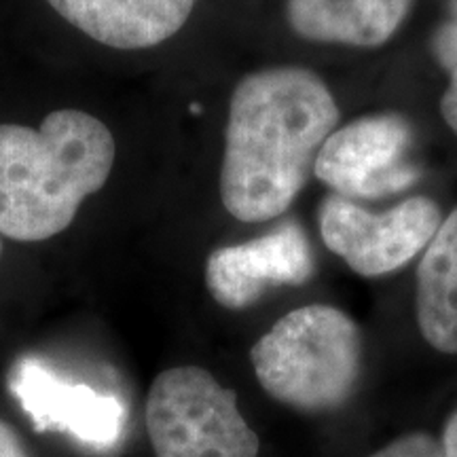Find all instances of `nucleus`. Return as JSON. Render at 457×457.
<instances>
[{"mask_svg": "<svg viewBox=\"0 0 457 457\" xmlns=\"http://www.w3.org/2000/svg\"><path fill=\"white\" fill-rule=\"evenodd\" d=\"M262 390L301 413H328L356 390L362 335L345 312L305 305L279 318L250 350Z\"/></svg>", "mask_w": 457, "mask_h": 457, "instance_id": "obj_3", "label": "nucleus"}, {"mask_svg": "<svg viewBox=\"0 0 457 457\" xmlns=\"http://www.w3.org/2000/svg\"><path fill=\"white\" fill-rule=\"evenodd\" d=\"M0 256H3V242H0Z\"/></svg>", "mask_w": 457, "mask_h": 457, "instance_id": "obj_17", "label": "nucleus"}, {"mask_svg": "<svg viewBox=\"0 0 457 457\" xmlns=\"http://www.w3.org/2000/svg\"><path fill=\"white\" fill-rule=\"evenodd\" d=\"M413 128L403 114H367L335 129L313 165V176L341 197L377 199L420 179L409 162Z\"/></svg>", "mask_w": 457, "mask_h": 457, "instance_id": "obj_6", "label": "nucleus"}, {"mask_svg": "<svg viewBox=\"0 0 457 457\" xmlns=\"http://www.w3.org/2000/svg\"><path fill=\"white\" fill-rule=\"evenodd\" d=\"M415 0H286V20L301 38L373 49L407 20Z\"/></svg>", "mask_w": 457, "mask_h": 457, "instance_id": "obj_10", "label": "nucleus"}, {"mask_svg": "<svg viewBox=\"0 0 457 457\" xmlns=\"http://www.w3.org/2000/svg\"><path fill=\"white\" fill-rule=\"evenodd\" d=\"M443 453L445 457H457V409L451 413L443 432Z\"/></svg>", "mask_w": 457, "mask_h": 457, "instance_id": "obj_15", "label": "nucleus"}, {"mask_svg": "<svg viewBox=\"0 0 457 457\" xmlns=\"http://www.w3.org/2000/svg\"><path fill=\"white\" fill-rule=\"evenodd\" d=\"M369 457H445L443 445L428 432H411Z\"/></svg>", "mask_w": 457, "mask_h": 457, "instance_id": "obj_13", "label": "nucleus"}, {"mask_svg": "<svg viewBox=\"0 0 457 457\" xmlns=\"http://www.w3.org/2000/svg\"><path fill=\"white\" fill-rule=\"evenodd\" d=\"M447 11H449L451 21H455L457 24V0H447Z\"/></svg>", "mask_w": 457, "mask_h": 457, "instance_id": "obj_16", "label": "nucleus"}, {"mask_svg": "<svg viewBox=\"0 0 457 457\" xmlns=\"http://www.w3.org/2000/svg\"><path fill=\"white\" fill-rule=\"evenodd\" d=\"M430 51L438 66L449 74V87L441 98V114L445 123L457 136V24L455 21H443L432 32Z\"/></svg>", "mask_w": 457, "mask_h": 457, "instance_id": "obj_12", "label": "nucleus"}, {"mask_svg": "<svg viewBox=\"0 0 457 457\" xmlns=\"http://www.w3.org/2000/svg\"><path fill=\"white\" fill-rule=\"evenodd\" d=\"M11 392L37 432H60L94 449H112L125 428V409L114 396L68 384L24 358L11 375Z\"/></svg>", "mask_w": 457, "mask_h": 457, "instance_id": "obj_8", "label": "nucleus"}, {"mask_svg": "<svg viewBox=\"0 0 457 457\" xmlns=\"http://www.w3.org/2000/svg\"><path fill=\"white\" fill-rule=\"evenodd\" d=\"M417 327L434 350L457 353V208L417 265Z\"/></svg>", "mask_w": 457, "mask_h": 457, "instance_id": "obj_11", "label": "nucleus"}, {"mask_svg": "<svg viewBox=\"0 0 457 457\" xmlns=\"http://www.w3.org/2000/svg\"><path fill=\"white\" fill-rule=\"evenodd\" d=\"M114 157L111 129L77 108L49 112L37 129L0 125V236L43 242L66 231Z\"/></svg>", "mask_w": 457, "mask_h": 457, "instance_id": "obj_2", "label": "nucleus"}, {"mask_svg": "<svg viewBox=\"0 0 457 457\" xmlns=\"http://www.w3.org/2000/svg\"><path fill=\"white\" fill-rule=\"evenodd\" d=\"M68 24L96 43L134 51L157 47L179 34L195 0H47Z\"/></svg>", "mask_w": 457, "mask_h": 457, "instance_id": "obj_9", "label": "nucleus"}, {"mask_svg": "<svg viewBox=\"0 0 457 457\" xmlns=\"http://www.w3.org/2000/svg\"><path fill=\"white\" fill-rule=\"evenodd\" d=\"M441 222V208L430 197L404 199L377 214L352 199L330 195L318 214L327 248L364 278L386 276L413 261L428 248Z\"/></svg>", "mask_w": 457, "mask_h": 457, "instance_id": "obj_5", "label": "nucleus"}, {"mask_svg": "<svg viewBox=\"0 0 457 457\" xmlns=\"http://www.w3.org/2000/svg\"><path fill=\"white\" fill-rule=\"evenodd\" d=\"M316 273L310 239L290 220L250 242L216 248L205 261V286L227 310L254 305L270 288L303 286Z\"/></svg>", "mask_w": 457, "mask_h": 457, "instance_id": "obj_7", "label": "nucleus"}, {"mask_svg": "<svg viewBox=\"0 0 457 457\" xmlns=\"http://www.w3.org/2000/svg\"><path fill=\"white\" fill-rule=\"evenodd\" d=\"M0 457H30L20 434L3 420H0Z\"/></svg>", "mask_w": 457, "mask_h": 457, "instance_id": "obj_14", "label": "nucleus"}, {"mask_svg": "<svg viewBox=\"0 0 457 457\" xmlns=\"http://www.w3.org/2000/svg\"><path fill=\"white\" fill-rule=\"evenodd\" d=\"M146 430L157 457H259V436L236 392L202 367H174L153 381Z\"/></svg>", "mask_w": 457, "mask_h": 457, "instance_id": "obj_4", "label": "nucleus"}, {"mask_svg": "<svg viewBox=\"0 0 457 457\" xmlns=\"http://www.w3.org/2000/svg\"><path fill=\"white\" fill-rule=\"evenodd\" d=\"M337 123L339 106L316 72L271 66L245 74L228 102L219 182L227 212L242 222L284 214Z\"/></svg>", "mask_w": 457, "mask_h": 457, "instance_id": "obj_1", "label": "nucleus"}]
</instances>
